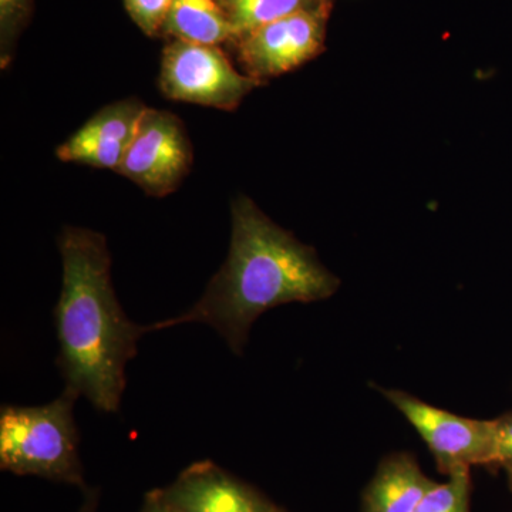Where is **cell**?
<instances>
[{
  "label": "cell",
  "instance_id": "cell-3",
  "mask_svg": "<svg viewBox=\"0 0 512 512\" xmlns=\"http://www.w3.org/2000/svg\"><path fill=\"white\" fill-rule=\"evenodd\" d=\"M77 399L76 393L64 389L62 396L43 406H2L0 468L18 476L82 485L79 430L73 416Z\"/></svg>",
  "mask_w": 512,
  "mask_h": 512
},
{
  "label": "cell",
  "instance_id": "cell-8",
  "mask_svg": "<svg viewBox=\"0 0 512 512\" xmlns=\"http://www.w3.org/2000/svg\"><path fill=\"white\" fill-rule=\"evenodd\" d=\"M147 109L137 99L107 104L57 147V158L64 163L119 170Z\"/></svg>",
  "mask_w": 512,
  "mask_h": 512
},
{
  "label": "cell",
  "instance_id": "cell-10",
  "mask_svg": "<svg viewBox=\"0 0 512 512\" xmlns=\"http://www.w3.org/2000/svg\"><path fill=\"white\" fill-rule=\"evenodd\" d=\"M437 483L409 454L386 458L363 495V512H414Z\"/></svg>",
  "mask_w": 512,
  "mask_h": 512
},
{
  "label": "cell",
  "instance_id": "cell-19",
  "mask_svg": "<svg viewBox=\"0 0 512 512\" xmlns=\"http://www.w3.org/2000/svg\"><path fill=\"white\" fill-rule=\"evenodd\" d=\"M508 478H510V485H511V490H512V468H511V470H508Z\"/></svg>",
  "mask_w": 512,
  "mask_h": 512
},
{
  "label": "cell",
  "instance_id": "cell-2",
  "mask_svg": "<svg viewBox=\"0 0 512 512\" xmlns=\"http://www.w3.org/2000/svg\"><path fill=\"white\" fill-rule=\"evenodd\" d=\"M57 244L63 278L53 319L64 389L86 397L99 412H119L127 363L150 328L131 322L117 301L104 235L64 227Z\"/></svg>",
  "mask_w": 512,
  "mask_h": 512
},
{
  "label": "cell",
  "instance_id": "cell-17",
  "mask_svg": "<svg viewBox=\"0 0 512 512\" xmlns=\"http://www.w3.org/2000/svg\"><path fill=\"white\" fill-rule=\"evenodd\" d=\"M144 512H170L165 508V505L158 500L157 495L154 493L150 494L147 500V507Z\"/></svg>",
  "mask_w": 512,
  "mask_h": 512
},
{
  "label": "cell",
  "instance_id": "cell-5",
  "mask_svg": "<svg viewBox=\"0 0 512 512\" xmlns=\"http://www.w3.org/2000/svg\"><path fill=\"white\" fill-rule=\"evenodd\" d=\"M332 5L302 10L238 36V60L251 79L264 82L298 69L325 50Z\"/></svg>",
  "mask_w": 512,
  "mask_h": 512
},
{
  "label": "cell",
  "instance_id": "cell-1",
  "mask_svg": "<svg viewBox=\"0 0 512 512\" xmlns=\"http://www.w3.org/2000/svg\"><path fill=\"white\" fill-rule=\"evenodd\" d=\"M339 288L316 256L291 232L276 225L241 195L232 204L229 254L200 301L175 318L148 326L150 332L183 323L217 330L235 355L247 345L249 330L262 313L291 302L328 299Z\"/></svg>",
  "mask_w": 512,
  "mask_h": 512
},
{
  "label": "cell",
  "instance_id": "cell-13",
  "mask_svg": "<svg viewBox=\"0 0 512 512\" xmlns=\"http://www.w3.org/2000/svg\"><path fill=\"white\" fill-rule=\"evenodd\" d=\"M447 483L436 484L414 512H470V470L456 471Z\"/></svg>",
  "mask_w": 512,
  "mask_h": 512
},
{
  "label": "cell",
  "instance_id": "cell-11",
  "mask_svg": "<svg viewBox=\"0 0 512 512\" xmlns=\"http://www.w3.org/2000/svg\"><path fill=\"white\" fill-rule=\"evenodd\" d=\"M161 33L211 46L234 42L237 37L217 0H173Z\"/></svg>",
  "mask_w": 512,
  "mask_h": 512
},
{
  "label": "cell",
  "instance_id": "cell-9",
  "mask_svg": "<svg viewBox=\"0 0 512 512\" xmlns=\"http://www.w3.org/2000/svg\"><path fill=\"white\" fill-rule=\"evenodd\" d=\"M154 494L170 512H274L211 461L192 464L173 485Z\"/></svg>",
  "mask_w": 512,
  "mask_h": 512
},
{
  "label": "cell",
  "instance_id": "cell-16",
  "mask_svg": "<svg viewBox=\"0 0 512 512\" xmlns=\"http://www.w3.org/2000/svg\"><path fill=\"white\" fill-rule=\"evenodd\" d=\"M497 423V450H495L494 464L512 468V414L495 420Z\"/></svg>",
  "mask_w": 512,
  "mask_h": 512
},
{
  "label": "cell",
  "instance_id": "cell-20",
  "mask_svg": "<svg viewBox=\"0 0 512 512\" xmlns=\"http://www.w3.org/2000/svg\"><path fill=\"white\" fill-rule=\"evenodd\" d=\"M274 512H276V511H274Z\"/></svg>",
  "mask_w": 512,
  "mask_h": 512
},
{
  "label": "cell",
  "instance_id": "cell-6",
  "mask_svg": "<svg viewBox=\"0 0 512 512\" xmlns=\"http://www.w3.org/2000/svg\"><path fill=\"white\" fill-rule=\"evenodd\" d=\"M416 427L444 474L470 470L477 464H494L497 423L466 419L437 409L403 392H384Z\"/></svg>",
  "mask_w": 512,
  "mask_h": 512
},
{
  "label": "cell",
  "instance_id": "cell-18",
  "mask_svg": "<svg viewBox=\"0 0 512 512\" xmlns=\"http://www.w3.org/2000/svg\"><path fill=\"white\" fill-rule=\"evenodd\" d=\"M97 498L96 494L89 493L87 495L86 503H84L82 510L80 512H94L96 510Z\"/></svg>",
  "mask_w": 512,
  "mask_h": 512
},
{
  "label": "cell",
  "instance_id": "cell-14",
  "mask_svg": "<svg viewBox=\"0 0 512 512\" xmlns=\"http://www.w3.org/2000/svg\"><path fill=\"white\" fill-rule=\"evenodd\" d=\"M35 0H0V67L8 69L16 45L32 18Z\"/></svg>",
  "mask_w": 512,
  "mask_h": 512
},
{
  "label": "cell",
  "instance_id": "cell-7",
  "mask_svg": "<svg viewBox=\"0 0 512 512\" xmlns=\"http://www.w3.org/2000/svg\"><path fill=\"white\" fill-rule=\"evenodd\" d=\"M192 158L183 121L170 111L147 109L117 173L148 195L165 197L190 173Z\"/></svg>",
  "mask_w": 512,
  "mask_h": 512
},
{
  "label": "cell",
  "instance_id": "cell-4",
  "mask_svg": "<svg viewBox=\"0 0 512 512\" xmlns=\"http://www.w3.org/2000/svg\"><path fill=\"white\" fill-rule=\"evenodd\" d=\"M261 84L239 73L218 46L174 39L164 47L160 89L170 100L234 111Z\"/></svg>",
  "mask_w": 512,
  "mask_h": 512
},
{
  "label": "cell",
  "instance_id": "cell-15",
  "mask_svg": "<svg viewBox=\"0 0 512 512\" xmlns=\"http://www.w3.org/2000/svg\"><path fill=\"white\" fill-rule=\"evenodd\" d=\"M173 0H124L130 18L147 36L163 32Z\"/></svg>",
  "mask_w": 512,
  "mask_h": 512
},
{
  "label": "cell",
  "instance_id": "cell-12",
  "mask_svg": "<svg viewBox=\"0 0 512 512\" xmlns=\"http://www.w3.org/2000/svg\"><path fill=\"white\" fill-rule=\"evenodd\" d=\"M217 2L220 3L237 37L293 13L332 5V0H217Z\"/></svg>",
  "mask_w": 512,
  "mask_h": 512
}]
</instances>
